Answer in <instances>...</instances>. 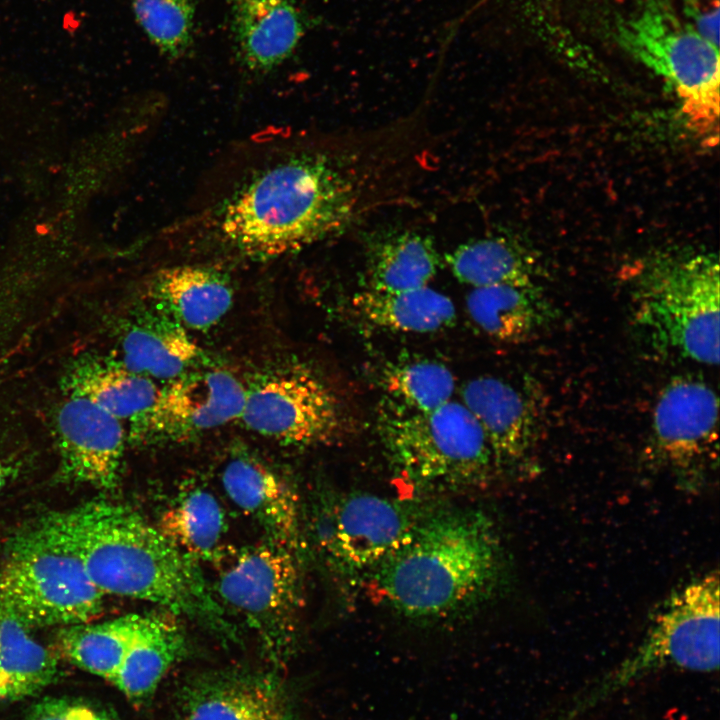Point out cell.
<instances>
[{
	"label": "cell",
	"mask_w": 720,
	"mask_h": 720,
	"mask_svg": "<svg viewBox=\"0 0 720 720\" xmlns=\"http://www.w3.org/2000/svg\"><path fill=\"white\" fill-rule=\"evenodd\" d=\"M383 384L395 403L426 412L452 401L456 382L445 365L423 359L391 365L384 371Z\"/></svg>",
	"instance_id": "obj_30"
},
{
	"label": "cell",
	"mask_w": 720,
	"mask_h": 720,
	"mask_svg": "<svg viewBox=\"0 0 720 720\" xmlns=\"http://www.w3.org/2000/svg\"><path fill=\"white\" fill-rule=\"evenodd\" d=\"M222 484L229 498L264 528L270 541L298 549L300 505L286 480L256 458L240 455L225 466Z\"/></svg>",
	"instance_id": "obj_16"
},
{
	"label": "cell",
	"mask_w": 720,
	"mask_h": 720,
	"mask_svg": "<svg viewBox=\"0 0 720 720\" xmlns=\"http://www.w3.org/2000/svg\"><path fill=\"white\" fill-rule=\"evenodd\" d=\"M504 550L480 509H430L363 581L376 600L414 620H442L487 600L504 577Z\"/></svg>",
	"instance_id": "obj_2"
},
{
	"label": "cell",
	"mask_w": 720,
	"mask_h": 720,
	"mask_svg": "<svg viewBox=\"0 0 720 720\" xmlns=\"http://www.w3.org/2000/svg\"><path fill=\"white\" fill-rule=\"evenodd\" d=\"M430 509L369 492L328 496L317 520V541L329 565L363 580L411 535Z\"/></svg>",
	"instance_id": "obj_9"
},
{
	"label": "cell",
	"mask_w": 720,
	"mask_h": 720,
	"mask_svg": "<svg viewBox=\"0 0 720 720\" xmlns=\"http://www.w3.org/2000/svg\"><path fill=\"white\" fill-rule=\"evenodd\" d=\"M286 715L283 693L272 678L219 673L185 689L179 720H280Z\"/></svg>",
	"instance_id": "obj_17"
},
{
	"label": "cell",
	"mask_w": 720,
	"mask_h": 720,
	"mask_svg": "<svg viewBox=\"0 0 720 720\" xmlns=\"http://www.w3.org/2000/svg\"><path fill=\"white\" fill-rule=\"evenodd\" d=\"M296 550L269 541L246 548L219 574L217 590L274 651L294 633L302 602V579Z\"/></svg>",
	"instance_id": "obj_10"
},
{
	"label": "cell",
	"mask_w": 720,
	"mask_h": 720,
	"mask_svg": "<svg viewBox=\"0 0 720 720\" xmlns=\"http://www.w3.org/2000/svg\"><path fill=\"white\" fill-rule=\"evenodd\" d=\"M378 423L394 471L419 492L480 486L497 468L485 434L461 402L426 412L393 402Z\"/></svg>",
	"instance_id": "obj_6"
},
{
	"label": "cell",
	"mask_w": 720,
	"mask_h": 720,
	"mask_svg": "<svg viewBox=\"0 0 720 720\" xmlns=\"http://www.w3.org/2000/svg\"><path fill=\"white\" fill-rule=\"evenodd\" d=\"M364 181L350 159L309 152L258 172L225 202L218 232L256 258L303 249L343 231L360 211Z\"/></svg>",
	"instance_id": "obj_3"
},
{
	"label": "cell",
	"mask_w": 720,
	"mask_h": 720,
	"mask_svg": "<svg viewBox=\"0 0 720 720\" xmlns=\"http://www.w3.org/2000/svg\"><path fill=\"white\" fill-rule=\"evenodd\" d=\"M29 630L0 606V701L37 695L58 678L57 658Z\"/></svg>",
	"instance_id": "obj_25"
},
{
	"label": "cell",
	"mask_w": 720,
	"mask_h": 720,
	"mask_svg": "<svg viewBox=\"0 0 720 720\" xmlns=\"http://www.w3.org/2000/svg\"><path fill=\"white\" fill-rule=\"evenodd\" d=\"M466 308L473 323L490 338L520 343L546 327L554 308L536 284H498L472 288Z\"/></svg>",
	"instance_id": "obj_19"
},
{
	"label": "cell",
	"mask_w": 720,
	"mask_h": 720,
	"mask_svg": "<svg viewBox=\"0 0 720 720\" xmlns=\"http://www.w3.org/2000/svg\"><path fill=\"white\" fill-rule=\"evenodd\" d=\"M34 529L76 556L104 595L156 603L211 627L225 624L196 561L125 505L89 501L46 515Z\"/></svg>",
	"instance_id": "obj_1"
},
{
	"label": "cell",
	"mask_w": 720,
	"mask_h": 720,
	"mask_svg": "<svg viewBox=\"0 0 720 720\" xmlns=\"http://www.w3.org/2000/svg\"><path fill=\"white\" fill-rule=\"evenodd\" d=\"M439 266V253L429 236L410 231L388 233L369 246L368 288L402 291L428 286Z\"/></svg>",
	"instance_id": "obj_24"
},
{
	"label": "cell",
	"mask_w": 720,
	"mask_h": 720,
	"mask_svg": "<svg viewBox=\"0 0 720 720\" xmlns=\"http://www.w3.org/2000/svg\"><path fill=\"white\" fill-rule=\"evenodd\" d=\"M455 278L472 288L535 283L536 261L524 248L503 236L469 240L445 256Z\"/></svg>",
	"instance_id": "obj_26"
},
{
	"label": "cell",
	"mask_w": 720,
	"mask_h": 720,
	"mask_svg": "<svg viewBox=\"0 0 720 720\" xmlns=\"http://www.w3.org/2000/svg\"><path fill=\"white\" fill-rule=\"evenodd\" d=\"M157 529L193 560L216 559L226 532L225 513L210 492L196 488L161 514Z\"/></svg>",
	"instance_id": "obj_29"
},
{
	"label": "cell",
	"mask_w": 720,
	"mask_h": 720,
	"mask_svg": "<svg viewBox=\"0 0 720 720\" xmlns=\"http://www.w3.org/2000/svg\"><path fill=\"white\" fill-rule=\"evenodd\" d=\"M185 649L184 634L173 619L144 615L112 683L129 699L143 701L154 692L170 667L184 655Z\"/></svg>",
	"instance_id": "obj_23"
},
{
	"label": "cell",
	"mask_w": 720,
	"mask_h": 720,
	"mask_svg": "<svg viewBox=\"0 0 720 720\" xmlns=\"http://www.w3.org/2000/svg\"><path fill=\"white\" fill-rule=\"evenodd\" d=\"M356 314L383 330L405 333H431L455 323L456 309L445 294L423 286L402 291L366 288L351 301Z\"/></svg>",
	"instance_id": "obj_21"
},
{
	"label": "cell",
	"mask_w": 720,
	"mask_h": 720,
	"mask_svg": "<svg viewBox=\"0 0 720 720\" xmlns=\"http://www.w3.org/2000/svg\"><path fill=\"white\" fill-rule=\"evenodd\" d=\"M153 289L162 302L189 329L217 324L229 311L233 292L227 280L205 267L182 265L160 270Z\"/></svg>",
	"instance_id": "obj_22"
},
{
	"label": "cell",
	"mask_w": 720,
	"mask_h": 720,
	"mask_svg": "<svg viewBox=\"0 0 720 720\" xmlns=\"http://www.w3.org/2000/svg\"><path fill=\"white\" fill-rule=\"evenodd\" d=\"M280 720H291V719H290L289 715L287 714L286 716H284V717H283L282 719H280Z\"/></svg>",
	"instance_id": "obj_35"
},
{
	"label": "cell",
	"mask_w": 720,
	"mask_h": 720,
	"mask_svg": "<svg viewBox=\"0 0 720 720\" xmlns=\"http://www.w3.org/2000/svg\"><path fill=\"white\" fill-rule=\"evenodd\" d=\"M240 418L255 433L296 446L333 443L348 428L338 397L304 368L280 370L246 391Z\"/></svg>",
	"instance_id": "obj_11"
},
{
	"label": "cell",
	"mask_w": 720,
	"mask_h": 720,
	"mask_svg": "<svg viewBox=\"0 0 720 720\" xmlns=\"http://www.w3.org/2000/svg\"><path fill=\"white\" fill-rule=\"evenodd\" d=\"M719 576L711 572L673 592L639 646L555 720H574L603 700L667 668L710 673L719 667Z\"/></svg>",
	"instance_id": "obj_7"
},
{
	"label": "cell",
	"mask_w": 720,
	"mask_h": 720,
	"mask_svg": "<svg viewBox=\"0 0 720 720\" xmlns=\"http://www.w3.org/2000/svg\"><path fill=\"white\" fill-rule=\"evenodd\" d=\"M245 398V388L227 371L181 375L160 389L138 432L156 440H186L240 418Z\"/></svg>",
	"instance_id": "obj_12"
},
{
	"label": "cell",
	"mask_w": 720,
	"mask_h": 720,
	"mask_svg": "<svg viewBox=\"0 0 720 720\" xmlns=\"http://www.w3.org/2000/svg\"><path fill=\"white\" fill-rule=\"evenodd\" d=\"M608 28L619 48L670 85L689 129L716 144L719 48L680 17L671 0H637L632 10L616 13Z\"/></svg>",
	"instance_id": "obj_5"
},
{
	"label": "cell",
	"mask_w": 720,
	"mask_h": 720,
	"mask_svg": "<svg viewBox=\"0 0 720 720\" xmlns=\"http://www.w3.org/2000/svg\"><path fill=\"white\" fill-rule=\"evenodd\" d=\"M67 393L88 398L123 421L138 423L154 404L160 389L123 364L85 357L74 363L64 379Z\"/></svg>",
	"instance_id": "obj_20"
},
{
	"label": "cell",
	"mask_w": 720,
	"mask_h": 720,
	"mask_svg": "<svg viewBox=\"0 0 720 720\" xmlns=\"http://www.w3.org/2000/svg\"><path fill=\"white\" fill-rule=\"evenodd\" d=\"M718 398L703 380L672 378L660 392L652 417L657 455L678 469L698 462L717 440Z\"/></svg>",
	"instance_id": "obj_14"
},
{
	"label": "cell",
	"mask_w": 720,
	"mask_h": 720,
	"mask_svg": "<svg viewBox=\"0 0 720 720\" xmlns=\"http://www.w3.org/2000/svg\"><path fill=\"white\" fill-rule=\"evenodd\" d=\"M143 618L128 614L97 624L65 626L58 636L59 649L78 668L112 682Z\"/></svg>",
	"instance_id": "obj_27"
},
{
	"label": "cell",
	"mask_w": 720,
	"mask_h": 720,
	"mask_svg": "<svg viewBox=\"0 0 720 720\" xmlns=\"http://www.w3.org/2000/svg\"><path fill=\"white\" fill-rule=\"evenodd\" d=\"M684 20L719 48V0H682Z\"/></svg>",
	"instance_id": "obj_33"
},
{
	"label": "cell",
	"mask_w": 720,
	"mask_h": 720,
	"mask_svg": "<svg viewBox=\"0 0 720 720\" xmlns=\"http://www.w3.org/2000/svg\"><path fill=\"white\" fill-rule=\"evenodd\" d=\"M24 720H113V718L94 704L79 699L47 697L30 707Z\"/></svg>",
	"instance_id": "obj_32"
},
{
	"label": "cell",
	"mask_w": 720,
	"mask_h": 720,
	"mask_svg": "<svg viewBox=\"0 0 720 720\" xmlns=\"http://www.w3.org/2000/svg\"><path fill=\"white\" fill-rule=\"evenodd\" d=\"M55 429L62 480L102 490L117 485L125 447L120 420L88 398L67 393Z\"/></svg>",
	"instance_id": "obj_13"
},
{
	"label": "cell",
	"mask_w": 720,
	"mask_h": 720,
	"mask_svg": "<svg viewBox=\"0 0 720 720\" xmlns=\"http://www.w3.org/2000/svg\"><path fill=\"white\" fill-rule=\"evenodd\" d=\"M122 364L148 378L175 379L199 355V347L178 322L133 326L122 340Z\"/></svg>",
	"instance_id": "obj_28"
},
{
	"label": "cell",
	"mask_w": 720,
	"mask_h": 720,
	"mask_svg": "<svg viewBox=\"0 0 720 720\" xmlns=\"http://www.w3.org/2000/svg\"><path fill=\"white\" fill-rule=\"evenodd\" d=\"M16 468L0 461V491L14 478Z\"/></svg>",
	"instance_id": "obj_34"
},
{
	"label": "cell",
	"mask_w": 720,
	"mask_h": 720,
	"mask_svg": "<svg viewBox=\"0 0 720 720\" xmlns=\"http://www.w3.org/2000/svg\"><path fill=\"white\" fill-rule=\"evenodd\" d=\"M132 6L138 24L162 54L177 58L190 48L194 0H132Z\"/></svg>",
	"instance_id": "obj_31"
},
{
	"label": "cell",
	"mask_w": 720,
	"mask_h": 720,
	"mask_svg": "<svg viewBox=\"0 0 720 720\" xmlns=\"http://www.w3.org/2000/svg\"><path fill=\"white\" fill-rule=\"evenodd\" d=\"M461 398L485 434L497 468L528 462L536 443L537 417L519 389L503 379L480 376L463 386Z\"/></svg>",
	"instance_id": "obj_15"
},
{
	"label": "cell",
	"mask_w": 720,
	"mask_h": 720,
	"mask_svg": "<svg viewBox=\"0 0 720 720\" xmlns=\"http://www.w3.org/2000/svg\"><path fill=\"white\" fill-rule=\"evenodd\" d=\"M632 281L633 321L655 353L719 362V264L690 250L655 254Z\"/></svg>",
	"instance_id": "obj_4"
},
{
	"label": "cell",
	"mask_w": 720,
	"mask_h": 720,
	"mask_svg": "<svg viewBox=\"0 0 720 720\" xmlns=\"http://www.w3.org/2000/svg\"><path fill=\"white\" fill-rule=\"evenodd\" d=\"M231 29L241 61L256 72L282 64L305 33L293 0H228Z\"/></svg>",
	"instance_id": "obj_18"
},
{
	"label": "cell",
	"mask_w": 720,
	"mask_h": 720,
	"mask_svg": "<svg viewBox=\"0 0 720 720\" xmlns=\"http://www.w3.org/2000/svg\"><path fill=\"white\" fill-rule=\"evenodd\" d=\"M104 594L80 560L35 529L21 536L0 567V606L28 629L88 623Z\"/></svg>",
	"instance_id": "obj_8"
}]
</instances>
